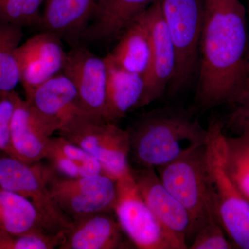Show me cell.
<instances>
[{
    "instance_id": "cell-3",
    "label": "cell",
    "mask_w": 249,
    "mask_h": 249,
    "mask_svg": "<svg viewBox=\"0 0 249 249\" xmlns=\"http://www.w3.org/2000/svg\"><path fill=\"white\" fill-rule=\"evenodd\" d=\"M155 169L165 188L189 214L191 228L188 241L191 243L208 223L220 224L206 161V145L188 147L178 158Z\"/></svg>"
},
{
    "instance_id": "cell-2",
    "label": "cell",
    "mask_w": 249,
    "mask_h": 249,
    "mask_svg": "<svg viewBox=\"0 0 249 249\" xmlns=\"http://www.w3.org/2000/svg\"><path fill=\"white\" fill-rule=\"evenodd\" d=\"M127 130L129 159L138 167L155 168L178 158L186 149L183 142L206 145L209 137L193 113L179 108L144 113Z\"/></svg>"
},
{
    "instance_id": "cell-15",
    "label": "cell",
    "mask_w": 249,
    "mask_h": 249,
    "mask_svg": "<svg viewBox=\"0 0 249 249\" xmlns=\"http://www.w3.org/2000/svg\"><path fill=\"white\" fill-rule=\"evenodd\" d=\"M126 238L114 212L98 213L72 221L59 249H132Z\"/></svg>"
},
{
    "instance_id": "cell-10",
    "label": "cell",
    "mask_w": 249,
    "mask_h": 249,
    "mask_svg": "<svg viewBox=\"0 0 249 249\" xmlns=\"http://www.w3.org/2000/svg\"><path fill=\"white\" fill-rule=\"evenodd\" d=\"M62 72L74 85L85 110L111 121L107 106V69L105 58L76 45L67 52Z\"/></svg>"
},
{
    "instance_id": "cell-4",
    "label": "cell",
    "mask_w": 249,
    "mask_h": 249,
    "mask_svg": "<svg viewBox=\"0 0 249 249\" xmlns=\"http://www.w3.org/2000/svg\"><path fill=\"white\" fill-rule=\"evenodd\" d=\"M207 129L206 161L215 193L219 222L235 248L249 249V202L226 172L222 121L217 118L211 119Z\"/></svg>"
},
{
    "instance_id": "cell-20",
    "label": "cell",
    "mask_w": 249,
    "mask_h": 249,
    "mask_svg": "<svg viewBox=\"0 0 249 249\" xmlns=\"http://www.w3.org/2000/svg\"><path fill=\"white\" fill-rule=\"evenodd\" d=\"M119 37L107 56L121 68L145 76L151 64L152 42L150 31L141 15Z\"/></svg>"
},
{
    "instance_id": "cell-17",
    "label": "cell",
    "mask_w": 249,
    "mask_h": 249,
    "mask_svg": "<svg viewBox=\"0 0 249 249\" xmlns=\"http://www.w3.org/2000/svg\"><path fill=\"white\" fill-rule=\"evenodd\" d=\"M52 136L27 100L19 96L11 124L13 157L27 163L45 160Z\"/></svg>"
},
{
    "instance_id": "cell-12",
    "label": "cell",
    "mask_w": 249,
    "mask_h": 249,
    "mask_svg": "<svg viewBox=\"0 0 249 249\" xmlns=\"http://www.w3.org/2000/svg\"><path fill=\"white\" fill-rule=\"evenodd\" d=\"M132 175L144 201L159 222L183 249H188L191 217L184 206L161 182L155 168H132Z\"/></svg>"
},
{
    "instance_id": "cell-26",
    "label": "cell",
    "mask_w": 249,
    "mask_h": 249,
    "mask_svg": "<svg viewBox=\"0 0 249 249\" xmlns=\"http://www.w3.org/2000/svg\"><path fill=\"white\" fill-rule=\"evenodd\" d=\"M45 0H0V21L25 27H38Z\"/></svg>"
},
{
    "instance_id": "cell-6",
    "label": "cell",
    "mask_w": 249,
    "mask_h": 249,
    "mask_svg": "<svg viewBox=\"0 0 249 249\" xmlns=\"http://www.w3.org/2000/svg\"><path fill=\"white\" fill-rule=\"evenodd\" d=\"M55 172L49 163H27L0 153V186L30 201L49 231L66 233L72 221L59 209L49 191V181Z\"/></svg>"
},
{
    "instance_id": "cell-13",
    "label": "cell",
    "mask_w": 249,
    "mask_h": 249,
    "mask_svg": "<svg viewBox=\"0 0 249 249\" xmlns=\"http://www.w3.org/2000/svg\"><path fill=\"white\" fill-rule=\"evenodd\" d=\"M141 16L150 31L152 42L151 64L144 76L145 107L161 97L173 79L176 67V53L160 0L149 6Z\"/></svg>"
},
{
    "instance_id": "cell-1",
    "label": "cell",
    "mask_w": 249,
    "mask_h": 249,
    "mask_svg": "<svg viewBox=\"0 0 249 249\" xmlns=\"http://www.w3.org/2000/svg\"><path fill=\"white\" fill-rule=\"evenodd\" d=\"M247 43L246 11L240 0H205L198 109L232 106L249 94Z\"/></svg>"
},
{
    "instance_id": "cell-19",
    "label": "cell",
    "mask_w": 249,
    "mask_h": 249,
    "mask_svg": "<svg viewBox=\"0 0 249 249\" xmlns=\"http://www.w3.org/2000/svg\"><path fill=\"white\" fill-rule=\"evenodd\" d=\"M96 0H47L38 27L73 43L81 37Z\"/></svg>"
},
{
    "instance_id": "cell-21",
    "label": "cell",
    "mask_w": 249,
    "mask_h": 249,
    "mask_svg": "<svg viewBox=\"0 0 249 249\" xmlns=\"http://www.w3.org/2000/svg\"><path fill=\"white\" fill-rule=\"evenodd\" d=\"M45 160L57 173L67 178L104 173L96 159L60 135L49 139Z\"/></svg>"
},
{
    "instance_id": "cell-16",
    "label": "cell",
    "mask_w": 249,
    "mask_h": 249,
    "mask_svg": "<svg viewBox=\"0 0 249 249\" xmlns=\"http://www.w3.org/2000/svg\"><path fill=\"white\" fill-rule=\"evenodd\" d=\"M157 0H96L80 39L89 42L120 37L139 15Z\"/></svg>"
},
{
    "instance_id": "cell-23",
    "label": "cell",
    "mask_w": 249,
    "mask_h": 249,
    "mask_svg": "<svg viewBox=\"0 0 249 249\" xmlns=\"http://www.w3.org/2000/svg\"><path fill=\"white\" fill-rule=\"evenodd\" d=\"M224 167L228 176L249 202V128L225 135Z\"/></svg>"
},
{
    "instance_id": "cell-30",
    "label": "cell",
    "mask_w": 249,
    "mask_h": 249,
    "mask_svg": "<svg viewBox=\"0 0 249 249\" xmlns=\"http://www.w3.org/2000/svg\"><path fill=\"white\" fill-rule=\"evenodd\" d=\"M246 61H247V71H248L249 76V53L248 55L247 56V59H246Z\"/></svg>"
},
{
    "instance_id": "cell-18",
    "label": "cell",
    "mask_w": 249,
    "mask_h": 249,
    "mask_svg": "<svg viewBox=\"0 0 249 249\" xmlns=\"http://www.w3.org/2000/svg\"><path fill=\"white\" fill-rule=\"evenodd\" d=\"M107 106L112 122L144 107L145 83L144 76L118 66L107 55Z\"/></svg>"
},
{
    "instance_id": "cell-24",
    "label": "cell",
    "mask_w": 249,
    "mask_h": 249,
    "mask_svg": "<svg viewBox=\"0 0 249 249\" xmlns=\"http://www.w3.org/2000/svg\"><path fill=\"white\" fill-rule=\"evenodd\" d=\"M22 37V27L0 21V91H14L20 82L16 52Z\"/></svg>"
},
{
    "instance_id": "cell-27",
    "label": "cell",
    "mask_w": 249,
    "mask_h": 249,
    "mask_svg": "<svg viewBox=\"0 0 249 249\" xmlns=\"http://www.w3.org/2000/svg\"><path fill=\"white\" fill-rule=\"evenodd\" d=\"M19 96L14 90L0 91V153L11 157V124Z\"/></svg>"
},
{
    "instance_id": "cell-5",
    "label": "cell",
    "mask_w": 249,
    "mask_h": 249,
    "mask_svg": "<svg viewBox=\"0 0 249 249\" xmlns=\"http://www.w3.org/2000/svg\"><path fill=\"white\" fill-rule=\"evenodd\" d=\"M99 162L103 173L116 181L132 175L127 129L89 113L80 114L58 132Z\"/></svg>"
},
{
    "instance_id": "cell-25",
    "label": "cell",
    "mask_w": 249,
    "mask_h": 249,
    "mask_svg": "<svg viewBox=\"0 0 249 249\" xmlns=\"http://www.w3.org/2000/svg\"><path fill=\"white\" fill-rule=\"evenodd\" d=\"M65 232L43 231L16 234L0 229V249H53L65 240Z\"/></svg>"
},
{
    "instance_id": "cell-9",
    "label": "cell",
    "mask_w": 249,
    "mask_h": 249,
    "mask_svg": "<svg viewBox=\"0 0 249 249\" xmlns=\"http://www.w3.org/2000/svg\"><path fill=\"white\" fill-rule=\"evenodd\" d=\"M114 214L131 243L139 249H183L152 213L132 175L117 181Z\"/></svg>"
},
{
    "instance_id": "cell-8",
    "label": "cell",
    "mask_w": 249,
    "mask_h": 249,
    "mask_svg": "<svg viewBox=\"0 0 249 249\" xmlns=\"http://www.w3.org/2000/svg\"><path fill=\"white\" fill-rule=\"evenodd\" d=\"M49 186L55 204L71 221L98 213L114 212L117 181L106 174L73 178L55 172Z\"/></svg>"
},
{
    "instance_id": "cell-22",
    "label": "cell",
    "mask_w": 249,
    "mask_h": 249,
    "mask_svg": "<svg viewBox=\"0 0 249 249\" xmlns=\"http://www.w3.org/2000/svg\"><path fill=\"white\" fill-rule=\"evenodd\" d=\"M0 229L16 234L36 231L51 232L30 201L1 186Z\"/></svg>"
},
{
    "instance_id": "cell-14",
    "label": "cell",
    "mask_w": 249,
    "mask_h": 249,
    "mask_svg": "<svg viewBox=\"0 0 249 249\" xmlns=\"http://www.w3.org/2000/svg\"><path fill=\"white\" fill-rule=\"evenodd\" d=\"M26 100L53 134L77 116L89 113L82 106L74 85L62 72L36 88Z\"/></svg>"
},
{
    "instance_id": "cell-7",
    "label": "cell",
    "mask_w": 249,
    "mask_h": 249,
    "mask_svg": "<svg viewBox=\"0 0 249 249\" xmlns=\"http://www.w3.org/2000/svg\"><path fill=\"white\" fill-rule=\"evenodd\" d=\"M160 9L176 53L170 93L178 92L191 79L199 57L205 0H160Z\"/></svg>"
},
{
    "instance_id": "cell-28",
    "label": "cell",
    "mask_w": 249,
    "mask_h": 249,
    "mask_svg": "<svg viewBox=\"0 0 249 249\" xmlns=\"http://www.w3.org/2000/svg\"><path fill=\"white\" fill-rule=\"evenodd\" d=\"M225 231L220 224L211 222L201 228L192 241L188 249H231L235 248L230 240H228Z\"/></svg>"
},
{
    "instance_id": "cell-11",
    "label": "cell",
    "mask_w": 249,
    "mask_h": 249,
    "mask_svg": "<svg viewBox=\"0 0 249 249\" xmlns=\"http://www.w3.org/2000/svg\"><path fill=\"white\" fill-rule=\"evenodd\" d=\"M61 37L42 31L18 47L16 58L26 96L62 73L66 60Z\"/></svg>"
},
{
    "instance_id": "cell-29",
    "label": "cell",
    "mask_w": 249,
    "mask_h": 249,
    "mask_svg": "<svg viewBox=\"0 0 249 249\" xmlns=\"http://www.w3.org/2000/svg\"><path fill=\"white\" fill-rule=\"evenodd\" d=\"M232 106L231 111L222 122L224 129H228L237 135L244 129L249 128V93Z\"/></svg>"
}]
</instances>
